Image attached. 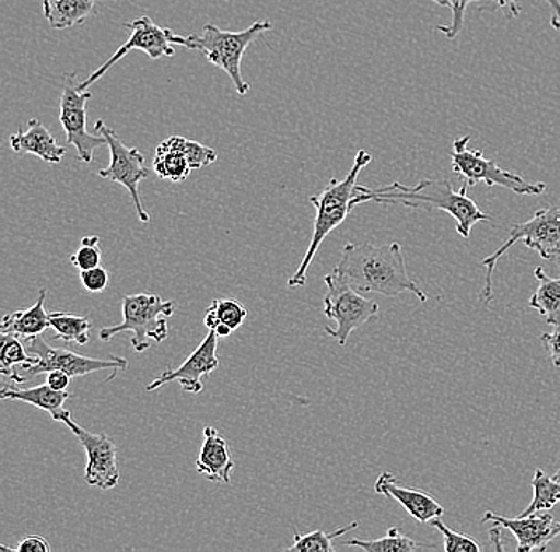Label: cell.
I'll use <instances>...</instances> for the list:
<instances>
[{"instance_id":"1","label":"cell","mask_w":560,"mask_h":552,"mask_svg":"<svg viewBox=\"0 0 560 552\" xmlns=\"http://www.w3.org/2000/svg\"><path fill=\"white\" fill-rule=\"evenodd\" d=\"M332 271L360 293H377L388 298L411 293L418 296L419 302L427 303L429 300L418 282L409 275L398 243L388 246L348 244Z\"/></svg>"},{"instance_id":"2","label":"cell","mask_w":560,"mask_h":552,"mask_svg":"<svg viewBox=\"0 0 560 552\" xmlns=\"http://www.w3.org/2000/svg\"><path fill=\"white\" fill-rule=\"evenodd\" d=\"M468 185L464 184L460 190L455 191L450 180H422L415 187H406L400 181L387 187L371 188L357 185V195L352 205L363 202H377L383 205H405L409 209H433L443 211L455 220V230L462 237H470L472 226L479 222H488L489 215L479 209V205L468 197Z\"/></svg>"},{"instance_id":"3","label":"cell","mask_w":560,"mask_h":552,"mask_svg":"<svg viewBox=\"0 0 560 552\" xmlns=\"http://www.w3.org/2000/svg\"><path fill=\"white\" fill-rule=\"evenodd\" d=\"M371 161H373V156L366 150H359L348 176L342 178V180L331 178L330 184L324 188L322 193L310 198L311 204H314L315 208L313 239H311L310 247H307L306 254H304L300 268L296 269L295 274L287 282L290 289H300V286L306 285L307 271H310L311 265H313L315 254L320 249L328 234H331L339 225H342L350 212H352V201L357 195L360 173L365 169Z\"/></svg>"},{"instance_id":"4","label":"cell","mask_w":560,"mask_h":552,"mask_svg":"<svg viewBox=\"0 0 560 552\" xmlns=\"http://www.w3.org/2000/svg\"><path fill=\"white\" fill-rule=\"evenodd\" d=\"M272 30L271 21H257L247 30L231 33L222 31L215 24H206L201 34L177 36L173 33L171 40L178 47L201 51L210 64L217 66L230 77L240 96L250 91V85L243 79V59L247 48L266 31Z\"/></svg>"},{"instance_id":"5","label":"cell","mask_w":560,"mask_h":552,"mask_svg":"<svg viewBox=\"0 0 560 552\" xmlns=\"http://www.w3.org/2000/svg\"><path fill=\"white\" fill-rule=\"evenodd\" d=\"M175 310L174 302H164L156 293H138L122 298V321L115 327H105L100 331V339L108 342L125 331H131V339L136 352H145L150 349V341H166L170 334L167 319Z\"/></svg>"},{"instance_id":"6","label":"cell","mask_w":560,"mask_h":552,"mask_svg":"<svg viewBox=\"0 0 560 552\" xmlns=\"http://www.w3.org/2000/svg\"><path fill=\"white\" fill-rule=\"evenodd\" d=\"M516 243H524L528 249L538 251L542 260H558L560 258V208L540 209L527 222L514 223L505 244L482 260V267L488 269L485 289L479 295L482 303L493 302V271L500 258Z\"/></svg>"},{"instance_id":"7","label":"cell","mask_w":560,"mask_h":552,"mask_svg":"<svg viewBox=\"0 0 560 552\" xmlns=\"http://www.w3.org/2000/svg\"><path fill=\"white\" fill-rule=\"evenodd\" d=\"M471 136L455 139L453 152H451V164L455 176L464 178L468 187L485 181L488 187H502L521 197H540L546 191L545 181L530 184L520 174L513 171L503 169L495 161L488 158L481 150L468 149Z\"/></svg>"},{"instance_id":"8","label":"cell","mask_w":560,"mask_h":552,"mask_svg":"<svg viewBox=\"0 0 560 552\" xmlns=\"http://www.w3.org/2000/svg\"><path fill=\"white\" fill-rule=\"evenodd\" d=\"M324 281L327 285L324 314L336 324V328L325 327V333L336 339L339 345H346L357 328L377 316L380 304L365 298L335 271L325 275Z\"/></svg>"},{"instance_id":"9","label":"cell","mask_w":560,"mask_h":552,"mask_svg":"<svg viewBox=\"0 0 560 552\" xmlns=\"http://www.w3.org/2000/svg\"><path fill=\"white\" fill-rule=\"evenodd\" d=\"M27 351L37 355V363L31 368L21 373V386L30 383L35 376L47 375L52 369H61L69 376L80 377L94 375L100 372H112L108 380L114 379L118 372H125L128 368V360L122 356H108V359H93L68 351V349L51 348L44 338L37 337L27 341Z\"/></svg>"},{"instance_id":"10","label":"cell","mask_w":560,"mask_h":552,"mask_svg":"<svg viewBox=\"0 0 560 552\" xmlns=\"http://www.w3.org/2000/svg\"><path fill=\"white\" fill-rule=\"evenodd\" d=\"M94 132L103 136L107 142L108 152H110V164L105 169L100 171V177L120 184L131 195L135 202L136 212H138L139 222L150 223V214L143 208L140 199L139 185L145 180L152 171L147 167L145 158L142 152L136 146H128L121 141L120 136L104 125L103 120H97L94 125Z\"/></svg>"},{"instance_id":"11","label":"cell","mask_w":560,"mask_h":552,"mask_svg":"<svg viewBox=\"0 0 560 552\" xmlns=\"http://www.w3.org/2000/svg\"><path fill=\"white\" fill-rule=\"evenodd\" d=\"M90 90H80L79 73L72 72L62 80L61 104H59V121L65 129L68 145L77 150V158L82 163L91 164L94 152L101 145H107L101 134H91L86 129L88 103H90Z\"/></svg>"},{"instance_id":"12","label":"cell","mask_w":560,"mask_h":552,"mask_svg":"<svg viewBox=\"0 0 560 552\" xmlns=\"http://www.w3.org/2000/svg\"><path fill=\"white\" fill-rule=\"evenodd\" d=\"M77 436L86 453L85 481L88 485L110 491L120 482L117 446L105 433H91L73 422L70 411L62 410L52 418Z\"/></svg>"},{"instance_id":"13","label":"cell","mask_w":560,"mask_h":552,"mask_svg":"<svg viewBox=\"0 0 560 552\" xmlns=\"http://www.w3.org/2000/svg\"><path fill=\"white\" fill-rule=\"evenodd\" d=\"M125 27L131 31V36L100 69H96L86 80L80 82V90H90L91 85H94L97 80L103 79L105 73L110 71L117 62L126 58L129 51H143L150 59H160L164 58V56L173 58L175 55L174 44L171 40L174 31L170 30V27L158 26L149 16H140V19L131 21V23H125Z\"/></svg>"},{"instance_id":"14","label":"cell","mask_w":560,"mask_h":552,"mask_svg":"<svg viewBox=\"0 0 560 552\" xmlns=\"http://www.w3.org/2000/svg\"><path fill=\"white\" fill-rule=\"evenodd\" d=\"M220 366L219 337L215 331L209 330L208 337L202 339L201 344L178 368L166 369L161 373L158 379L152 380L145 387L147 392L161 389L166 384L178 380L182 390L188 394H201L205 390L202 377L209 376Z\"/></svg>"},{"instance_id":"15","label":"cell","mask_w":560,"mask_h":552,"mask_svg":"<svg viewBox=\"0 0 560 552\" xmlns=\"http://www.w3.org/2000/svg\"><path fill=\"white\" fill-rule=\"evenodd\" d=\"M481 522H492L510 530L516 537L517 551H546L548 544L560 537V522H556L551 513H534L530 516L505 517L488 512Z\"/></svg>"},{"instance_id":"16","label":"cell","mask_w":560,"mask_h":552,"mask_svg":"<svg viewBox=\"0 0 560 552\" xmlns=\"http://www.w3.org/2000/svg\"><path fill=\"white\" fill-rule=\"evenodd\" d=\"M374 492L400 503L411 517L422 524H430L436 517L444 515V508L435 497L427 494V492L419 491V489L402 488L398 484L397 478L387 473V471L381 473L377 478Z\"/></svg>"},{"instance_id":"17","label":"cell","mask_w":560,"mask_h":552,"mask_svg":"<svg viewBox=\"0 0 560 552\" xmlns=\"http://www.w3.org/2000/svg\"><path fill=\"white\" fill-rule=\"evenodd\" d=\"M202 436L205 438H202L201 450L196 460V470L209 481L230 484L234 459L225 436L212 425L205 427Z\"/></svg>"},{"instance_id":"18","label":"cell","mask_w":560,"mask_h":552,"mask_svg":"<svg viewBox=\"0 0 560 552\" xmlns=\"http://www.w3.org/2000/svg\"><path fill=\"white\" fill-rule=\"evenodd\" d=\"M10 146L20 155H35L50 164L61 163L68 152L37 118L30 120L26 129H18L15 134L10 136Z\"/></svg>"},{"instance_id":"19","label":"cell","mask_w":560,"mask_h":552,"mask_svg":"<svg viewBox=\"0 0 560 552\" xmlns=\"http://www.w3.org/2000/svg\"><path fill=\"white\" fill-rule=\"evenodd\" d=\"M45 298H47V289H42L34 306L7 314L0 327L2 333L13 334L23 341H31L44 334L45 330L50 328V314L45 310Z\"/></svg>"},{"instance_id":"20","label":"cell","mask_w":560,"mask_h":552,"mask_svg":"<svg viewBox=\"0 0 560 552\" xmlns=\"http://www.w3.org/2000/svg\"><path fill=\"white\" fill-rule=\"evenodd\" d=\"M97 2L114 0H44V15L52 30H70L90 19Z\"/></svg>"},{"instance_id":"21","label":"cell","mask_w":560,"mask_h":552,"mask_svg":"<svg viewBox=\"0 0 560 552\" xmlns=\"http://www.w3.org/2000/svg\"><path fill=\"white\" fill-rule=\"evenodd\" d=\"M0 397L3 400L23 401V403L33 404V407L48 412L51 418H55L58 412L62 411V407L69 400L70 394L68 390L66 392H58V390L51 389L47 383L42 384V386L30 387V389L12 384V386L3 387Z\"/></svg>"},{"instance_id":"22","label":"cell","mask_w":560,"mask_h":552,"mask_svg":"<svg viewBox=\"0 0 560 552\" xmlns=\"http://www.w3.org/2000/svg\"><path fill=\"white\" fill-rule=\"evenodd\" d=\"M192 167L184 150L178 145L177 138L170 139L156 146L155 160H153V173L164 180L182 184L190 177Z\"/></svg>"},{"instance_id":"23","label":"cell","mask_w":560,"mask_h":552,"mask_svg":"<svg viewBox=\"0 0 560 552\" xmlns=\"http://www.w3.org/2000/svg\"><path fill=\"white\" fill-rule=\"evenodd\" d=\"M538 285L528 300V307L538 310L549 325H560V278H549L545 269L538 267L534 271Z\"/></svg>"},{"instance_id":"24","label":"cell","mask_w":560,"mask_h":552,"mask_svg":"<svg viewBox=\"0 0 560 552\" xmlns=\"http://www.w3.org/2000/svg\"><path fill=\"white\" fill-rule=\"evenodd\" d=\"M23 339L13 334L2 333V349H0V373L9 377L12 384L21 386V373L37 363V355L31 354L23 345Z\"/></svg>"},{"instance_id":"25","label":"cell","mask_w":560,"mask_h":552,"mask_svg":"<svg viewBox=\"0 0 560 552\" xmlns=\"http://www.w3.org/2000/svg\"><path fill=\"white\" fill-rule=\"evenodd\" d=\"M346 547L360 548L366 552H416L423 550H435V544L419 543L412 538L406 537L398 527H388L384 537L376 540H362V538H352V540L342 541Z\"/></svg>"},{"instance_id":"26","label":"cell","mask_w":560,"mask_h":552,"mask_svg":"<svg viewBox=\"0 0 560 552\" xmlns=\"http://www.w3.org/2000/svg\"><path fill=\"white\" fill-rule=\"evenodd\" d=\"M50 328L55 330V339L69 342V344L72 342V344L85 345L90 342L93 321L88 317L56 310V313H50Z\"/></svg>"},{"instance_id":"27","label":"cell","mask_w":560,"mask_h":552,"mask_svg":"<svg viewBox=\"0 0 560 552\" xmlns=\"http://www.w3.org/2000/svg\"><path fill=\"white\" fill-rule=\"evenodd\" d=\"M532 489H534V498L530 505L521 513L520 516H530L534 513L549 512L560 503V484L555 477H549L545 471L537 468L535 470L534 480H532Z\"/></svg>"},{"instance_id":"28","label":"cell","mask_w":560,"mask_h":552,"mask_svg":"<svg viewBox=\"0 0 560 552\" xmlns=\"http://www.w3.org/2000/svg\"><path fill=\"white\" fill-rule=\"evenodd\" d=\"M359 527V522L349 524V526L341 527V529L335 530V532L327 533L324 530H315V532L300 535L293 532L295 535V540L293 543L287 548V551H301V552H335V547H332V541L336 538H341L342 535L352 532Z\"/></svg>"},{"instance_id":"29","label":"cell","mask_w":560,"mask_h":552,"mask_svg":"<svg viewBox=\"0 0 560 552\" xmlns=\"http://www.w3.org/2000/svg\"><path fill=\"white\" fill-rule=\"evenodd\" d=\"M209 309H212L219 317L220 325H226L233 331L243 327L248 314L247 307L236 298H215Z\"/></svg>"},{"instance_id":"30","label":"cell","mask_w":560,"mask_h":552,"mask_svg":"<svg viewBox=\"0 0 560 552\" xmlns=\"http://www.w3.org/2000/svg\"><path fill=\"white\" fill-rule=\"evenodd\" d=\"M433 2H435L436 5L447 7V9L451 10L453 19H451L447 24L436 26V31H440V33L443 34L444 37L450 38V40H453V38L457 37L458 34L464 31L465 15H467L468 5L479 2V0H433Z\"/></svg>"},{"instance_id":"31","label":"cell","mask_w":560,"mask_h":552,"mask_svg":"<svg viewBox=\"0 0 560 552\" xmlns=\"http://www.w3.org/2000/svg\"><path fill=\"white\" fill-rule=\"evenodd\" d=\"M430 526L435 527L443 533L444 547L443 550L446 552H479L482 550L481 544L468 535L454 532L451 527H447L440 517L433 519Z\"/></svg>"},{"instance_id":"32","label":"cell","mask_w":560,"mask_h":552,"mask_svg":"<svg viewBox=\"0 0 560 552\" xmlns=\"http://www.w3.org/2000/svg\"><path fill=\"white\" fill-rule=\"evenodd\" d=\"M100 244L101 237L96 236V234L83 237L79 249L70 257L72 267H75L79 271L101 267V257L103 255H101Z\"/></svg>"},{"instance_id":"33","label":"cell","mask_w":560,"mask_h":552,"mask_svg":"<svg viewBox=\"0 0 560 552\" xmlns=\"http://www.w3.org/2000/svg\"><path fill=\"white\" fill-rule=\"evenodd\" d=\"M177 138L178 145L184 150L188 161H190L192 171L202 169V167L209 166V164L215 163L217 152L209 146L202 145V143L190 141V139L182 138V136H175Z\"/></svg>"},{"instance_id":"34","label":"cell","mask_w":560,"mask_h":552,"mask_svg":"<svg viewBox=\"0 0 560 552\" xmlns=\"http://www.w3.org/2000/svg\"><path fill=\"white\" fill-rule=\"evenodd\" d=\"M80 281H82L83 286L90 293H101L104 290H107L108 286V272L107 269L103 267H97L93 269H86V271H80Z\"/></svg>"},{"instance_id":"35","label":"cell","mask_w":560,"mask_h":552,"mask_svg":"<svg viewBox=\"0 0 560 552\" xmlns=\"http://www.w3.org/2000/svg\"><path fill=\"white\" fill-rule=\"evenodd\" d=\"M540 339L552 365L560 368V325H556L549 333H542Z\"/></svg>"},{"instance_id":"36","label":"cell","mask_w":560,"mask_h":552,"mask_svg":"<svg viewBox=\"0 0 560 552\" xmlns=\"http://www.w3.org/2000/svg\"><path fill=\"white\" fill-rule=\"evenodd\" d=\"M50 543L42 535H27L16 548H13L15 552H50Z\"/></svg>"},{"instance_id":"37","label":"cell","mask_w":560,"mask_h":552,"mask_svg":"<svg viewBox=\"0 0 560 552\" xmlns=\"http://www.w3.org/2000/svg\"><path fill=\"white\" fill-rule=\"evenodd\" d=\"M70 379H72V376L61 372V369H52V372L47 373L48 386H50L51 389L58 390V392H66V390L69 389Z\"/></svg>"},{"instance_id":"38","label":"cell","mask_w":560,"mask_h":552,"mask_svg":"<svg viewBox=\"0 0 560 552\" xmlns=\"http://www.w3.org/2000/svg\"><path fill=\"white\" fill-rule=\"evenodd\" d=\"M493 9L506 10V15L513 19L521 15L520 0H493Z\"/></svg>"},{"instance_id":"39","label":"cell","mask_w":560,"mask_h":552,"mask_svg":"<svg viewBox=\"0 0 560 552\" xmlns=\"http://www.w3.org/2000/svg\"><path fill=\"white\" fill-rule=\"evenodd\" d=\"M548 3L549 10L552 12V19L549 21L552 27L560 33V0H542Z\"/></svg>"},{"instance_id":"40","label":"cell","mask_w":560,"mask_h":552,"mask_svg":"<svg viewBox=\"0 0 560 552\" xmlns=\"http://www.w3.org/2000/svg\"><path fill=\"white\" fill-rule=\"evenodd\" d=\"M555 480L558 481L560 484V470L558 471V473L555 474Z\"/></svg>"}]
</instances>
